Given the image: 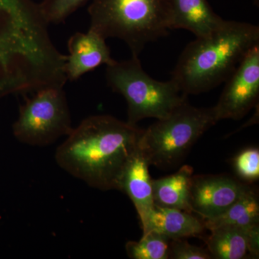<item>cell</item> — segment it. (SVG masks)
Wrapping results in <instances>:
<instances>
[{
  "mask_svg": "<svg viewBox=\"0 0 259 259\" xmlns=\"http://www.w3.org/2000/svg\"><path fill=\"white\" fill-rule=\"evenodd\" d=\"M89 1L92 0H42L39 5L48 23L59 24Z\"/></svg>",
  "mask_w": 259,
  "mask_h": 259,
  "instance_id": "cell-17",
  "label": "cell"
},
{
  "mask_svg": "<svg viewBox=\"0 0 259 259\" xmlns=\"http://www.w3.org/2000/svg\"><path fill=\"white\" fill-rule=\"evenodd\" d=\"M249 228L220 226L210 230L205 239L207 249L212 258L242 259L248 254L247 238Z\"/></svg>",
  "mask_w": 259,
  "mask_h": 259,
  "instance_id": "cell-14",
  "label": "cell"
},
{
  "mask_svg": "<svg viewBox=\"0 0 259 259\" xmlns=\"http://www.w3.org/2000/svg\"><path fill=\"white\" fill-rule=\"evenodd\" d=\"M168 258L171 259H211L207 249L190 244L183 239L171 240Z\"/></svg>",
  "mask_w": 259,
  "mask_h": 259,
  "instance_id": "cell-19",
  "label": "cell"
},
{
  "mask_svg": "<svg viewBox=\"0 0 259 259\" xmlns=\"http://www.w3.org/2000/svg\"><path fill=\"white\" fill-rule=\"evenodd\" d=\"M143 131L113 116H90L58 147L56 163L93 188L119 190L122 172L139 148Z\"/></svg>",
  "mask_w": 259,
  "mask_h": 259,
  "instance_id": "cell-1",
  "label": "cell"
},
{
  "mask_svg": "<svg viewBox=\"0 0 259 259\" xmlns=\"http://www.w3.org/2000/svg\"><path fill=\"white\" fill-rule=\"evenodd\" d=\"M149 166L144 153L138 148L127 162L119 185V190L127 194L132 201L141 221L154 206Z\"/></svg>",
  "mask_w": 259,
  "mask_h": 259,
  "instance_id": "cell-11",
  "label": "cell"
},
{
  "mask_svg": "<svg viewBox=\"0 0 259 259\" xmlns=\"http://www.w3.org/2000/svg\"><path fill=\"white\" fill-rule=\"evenodd\" d=\"M248 184L228 175H195L191 186L192 212L202 220L221 215L249 189Z\"/></svg>",
  "mask_w": 259,
  "mask_h": 259,
  "instance_id": "cell-8",
  "label": "cell"
},
{
  "mask_svg": "<svg viewBox=\"0 0 259 259\" xmlns=\"http://www.w3.org/2000/svg\"><path fill=\"white\" fill-rule=\"evenodd\" d=\"M171 240L156 231L143 234L139 241H128L126 253L132 259H168Z\"/></svg>",
  "mask_w": 259,
  "mask_h": 259,
  "instance_id": "cell-16",
  "label": "cell"
},
{
  "mask_svg": "<svg viewBox=\"0 0 259 259\" xmlns=\"http://www.w3.org/2000/svg\"><path fill=\"white\" fill-rule=\"evenodd\" d=\"M233 168L238 178L244 183L256 182L259 178V150L256 147L245 148L235 156Z\"/></svg>",
  "mask_w": 259,
  "mask_h": 259,
  "instance_id": "cell-18",
  "label": "cell"
},
{
  "mask_svg": "<svg viewBox=\"0 0 259 259\" xmlns=\"http://www.w3.org/2000/svg\"><path fill=\"white\" fill-rule=\"evenodd\" d=\"M34 94L20 107L13 132L23 144L49 146L74 128L67 98L64 88H44Z\"/></svg>",
  "mask_w": 259,
  "mask_h": 259,
  "instance_id": "cell-6",
  "label": "cell"
},
{
  "mask_svg": "<svg viewBox=\"0 0 259 259\" xmlns=\"http://www.w3.org/2000/svg\"><path fill=\"white\" fill-rule=\"evenodd\" d=\"M65 71L67 80L75 81L102 65L114 60L106 39L89 29L87 32H76L68 41Z\"/></svg>",
  "mask_w": 259,
  "mask_h": 259,
  "instance_id": "cell-9",
  "label": "cell"
},
{
  "mask_svg": "<svg viewBox=\"0 0 259 259\" xmlns=\"http://www.w3.org/2000/svg\"><path fill=\"white\" fill-rule=\"evenodd\" d=\"M258 44V26L225 20L215 30L186 47L171 79L186 95L207 93L225 82Z\"/></svg>",
  "mask_w": 259,
  "mask_h": 259,
  "instance_id": "cell-2",
  "label": "cell"
},
{
  "mask_svg": "<svg viewBox=\"0 0 259 259\" xmlns=\"http://www.w3.org/2000/svg\"><path fill=\"white\" fill-rule=\"evenodd\" d=\"M106 66L107 84L125 99L127 122L131 125L146 118H165L187 100V95L173 80L158 81L148 75L139 56Z\"/></svg>",
  "mask_w": 259,
  "mask_h": 259,
  "instance_id": "cell-4",
  "label": "cell"
},
{
  "mask_svg": "<svg viewBox=\"0 0 259 259\" xmlns=\"http://www.w3.org/2000/svg\"><path fill=\"white\" fill-rule=\"evenodd\" d=\"M218 122L214 107L199 108L187 100L171 115L144 130L140 149L150 166L167 169L180 163L196 141Z\"/></svg>",
  "mask_w": 259,
  "mask_h": 259,
  "instance_id": "cell-5",
  "label": "cell"
},
{
  "mask_svg": "<svg viewBox=\"0 0 259 259\" xmlns=\"http://www.w3.org/2000/svg\"><path fill=\"white\" fill-rule=\"evenodd\" d=\"M193 171L192 166L185 165L173 175L152 180L154 204L193 213L190 203Z\"/></svg>",
  "mask_w": 259,
  "mask_h": 259,
  "instance_id": "cell-13",
  "label": "cell"
},
{
  "mask_svg": "<svg viewBox=\"0 0 259 259\" xmlns=\"http://www.w3.org/2000/svg\"><path fill=\"white\" fill-rule=\"evenodd\" d=\"M141 223L143 234L156 231L170 240L199 237L206 229L202 218L194 216L192 212L156 204Z\"/></svg>",
  "mask_w": 259,
  "mask_h": 259,
  "instance_id": "cell-10",
  "label": "cell"
},
{
  "mask_svg": "<svg viewBox=\"0 0 259 259\" xmlns=\"http://www.w3.org/2000/svg\"><path fill=\"white\" fill-rule=\"evenodd\" d=\"M90 30L115 37L139 56L148 44L168 35L171 0H92Z\"/></svg>",
  "mask_w": 259,
  "mask_h": 259,
  "instance_id": "cell-3",
  "label": "cell"
},
{
  "mask_svg": "<svg viewBox=\"0 0 259 259\" xmlns=\"http://www.w3.org/2000/svg\"><path fill=\"white\" fill-rule=\"evenodd\" d=\"M248 253L253 258L259 256V224L250 227L247 238Z\"/></svg>",
  "mask_w": 259,
  "mask_h": 259,
  "instance_id": "cell-20",
  "label": "cell"
},
{
  "mask_svg": "<svg viewBox=\"0 0 259 259\" xmlns=\"http://www.w3.org/2000/svg\"><path fill=\"white\" fill-rule=\"evenodd\" d=\"M217 105L218 120H240L258 105L259 97V44L250 49L234 72L226 81Z\"/></svg>",
  "mask_w": 259,
  "mask_h": 259,
  "instance_id": "cell-7",
  "label": "cell"
},
{
  "mask_svg": "<svg viewBox=\"0 0 259 259\" xmlns=\"http://www.w3.org/2000/svg\"><path fill=\"white\" fill-rule=\"evenodd\" d=\"M202 221L206 229L209 231L220 226L250 228L254 225L259 224L258 194L250 187L241 198L221 215Z\"/></svg>",
  "mask_w": 259,
  "mask_h": 259,
  "instance_id": "cell-15",
  "label": "cell"
},
{
  "mask_svg": "<svg viewBox=\"0 0 259 259\" xmlns=\"http://www.w3.org/2000/svg\"><path fill=\"white\" fill-rule=\"evenodd\" d=\"M224 21L213 11L207 0H171L170 30L184 29L196 37H203Z\"/></svg>",
  "mask_w": 259,
  "mask_h": 259,
  "instance_id": "cell-12",
  "label": "cell"
}]
</instances>
